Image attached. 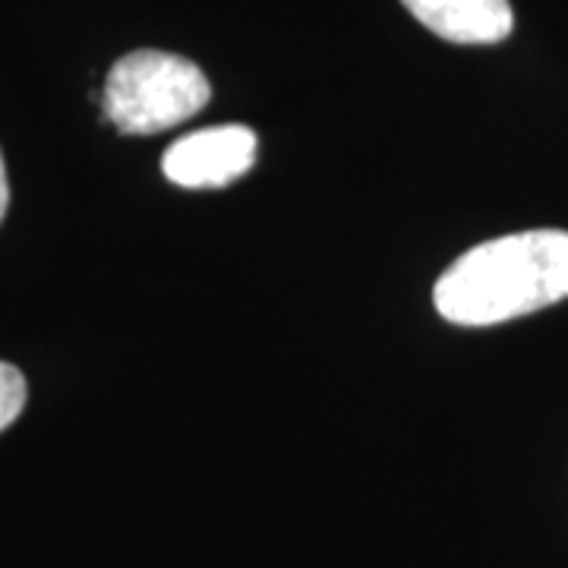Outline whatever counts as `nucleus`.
<instances>
[{"label":"nucleus","instance_id":"nucleus-1","mask_svg":"<svg viewBox=\"0 0 568 568\" xmlns=\"http://www.w3.org/2000/svg\"><path fill=\"white\" fill-rule=\"evenodd\" d=\"M568 297V231L544 227L477 244L436 282L439 316L455 325H496Z\"/></svg>","mask_w":568,"mask_h":568},{"label":"nucleus","instance_id":"nucleus-2","mask_svg":"<svg viewBox=\"0 0 568 568\" xmlns=\"http://www.w3.org/2000/svg\"><path fill=\"white\" fill-rule=\"evenodd\" d=\"M212 99V85L193 61L155 48L133 51L104 80V118L126 136L162 133L190 121Z\"/></svg>","mask_w":568,"mask_h":568},{"label":"nucleus","instance_id":"nucleus-3","mask_svg":"<svg viewBox=\"0 0 568 568\" xmlns=\"http://www.w3.org/2000/svg\"><path fill=\"white\" fill-rule=\"evenodd\" d=\"M256 162V133L244 123H224L181 136L162 159L164 178L186 190H212L244 178Z\"/></svg>","mask_w":568,"mask_h":568},{"label":"nucleus","instance_id":"nucleus-4","mask_svg":"<svg viewBox=\"0 0 568 568\" xmlns=\"http://www.w3.org/2000/svg\"><path fill=\"white\" fill-rule=\"evenodd\" d=\"M439 39L455 44H496L511 36L515 13L508 0H402Z\"/></svg>","mask_w":568,"mask_h":568},{"label":"nucleus","instance_id":"nucleus-5","mask_svg":"<svg viewBox=\"0 0 568 568\" xmlns=\"http://www.w3.org/2000/svg\"><path fill=\"white\" fill-rule=\"evenodd\" d=\"M26 398H29L26 376L13 364L0 361V433L20 417Z\"/></svg>","mask_w":568,"mask_h":568},{"label":"nucleus","instance_id":"nucleus-6","mask_svg":"<svg viewBox=\"0 0 568 568\" xmlns=\"http://www.w3.org/2000/svg\"><path fill=\"white\" fill-rule=\"evenodd\" d=\"M7 205H10V183H7V168H3V155H0V222L7 215Z\"/></svg>","mask_w":568,"mask_h":568}]
</instances>
